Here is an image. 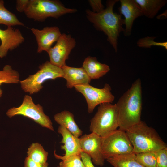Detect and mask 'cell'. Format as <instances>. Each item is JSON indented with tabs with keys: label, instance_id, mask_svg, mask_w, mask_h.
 Masks as SVG:
<instances>
[{
	"label": "cell",
	"instance_id": "obj_17",
	"mask_svg": "<svg viewBox=\"0 0 167 167\" xmlns=\"http://www.w3.org/2000/svg\"><path fill=\"white\" fill-rule=\"evenodd\" d=\"M82 67L91 80L99 79L110 70L108 65L99 62L96 58L90 56L85 58Z\"/></svg>",
	"mask_w": 167,
	"mask_h": 167
},
{
	"label": "cell",
	"instance_id": "obj_1",
	"mask_svg": "<svg viewBox=\"0 0 167 167\" xmlns=\"http://www.w3.org/2000/svg\"><path fill=\"white\" fill-rule=\"evenodd\" d=\"M118 113L119 129L125 131L141 121L142 88L138 78L115 104Z\"/></svg>",
	"mask_w": 167,
	"mask_h": 167
},
{
	"label": "cell",
	"instance_id": "obj_9",
	"mask_svg": "<svg viewBox=\"0 0 167 167\" xmlns=\"http://www.w3.org/2000/svg\"><path fill=\"white\" fill-rule=\"evenodd\" d=\"M74 88L85 97L88 105V111L89 113H92L98 105L105 103H111L115 99L111 92L110 86L107 83L102 88L94 87L89 84L77 85Z\"/></svg>",
	"mask_w": 167,
	"mask_h": 167
},
{
	"label": "cell",
	"instance_id": "obj_20",
	"mask_svg": "<svg viewBox=\"0 0 167 167\" xmlns=\"http://www.w3.org/2000/svg\"><path fill=\"white\" fill-rule=\"evenodd\" d=\"M106 160L114 167H144L136 160L134 153L118 155Z\"/></svg>",
	"mask_w": 167,
	"mask_h": 167
},
{
	"label": "cell",
	"instance_id": "obj_3",
	"mask_svg": "<svg viewBox=\"0 0 167 167\" xmlns=\"http://www.w3.org/2000/svg\"><path fill=\"white\" fill-rule=\"evenodd\" d=\"M135 154L147 152H156L167 148L166 143L156 131L141 120L126 131Z\"/></svg>",
	"mask_w": 167,
	"mask_h": 167
},
{
	"label": "cell",
	"instance_id": "obj_12",
	"mask_svg": "<svg viewBox=\"0 0 167 167\" xmlns=\"http://www.w3.org/2000/svg\"><path fill=\"white\" fill-rule=\"evenodd\" d=\"M31 30L37 42L38 53L43 51L47 52L62 34L59 28L56 26H47L41 30L32 28Z\"/></svg>",
	"mask_w": 167,
	"mask_h": 167
},
{
	"label": "cell",
	"instance_id": "obj_4",
	"mask_svg": "<svg viewBox=\"0 0 167 167\" xmlns=\"http://www.w3.org/2000/svg\"><path fill=\"white\" fill-rule=\"evenodd\" d=\"M74 8H67L57 0H29L24 13L29 19L43 22L49 17L58 19L68 13L76 12Z\"/></svg>",
	"mask_w": 167,
	"mask_h": 167
},
{
	"label": "cell",
	"instance_id": "obj_25",
	"mask_svg": "<svg viewBox=\"0 0 167 167\" xmlns=\"http://www.w3.org/2000/svg\"><path fill=\"white\" fill-rule=\"evenodd\" d=\"M135 154L136 160L144 167H156L155 152H147Z\"/></svg>",
	"mask_w": 167,
	"mask_h": 167
},
{
	"label": "cell",
	"instance_id": "obj_16",
	"mask_svg": "<svg viewBox=\"0 0 167 167\" xmlns=\"http://www.w3.org/2000/svg\"><path fill=\"white\" fill-rule=\"evenodd\" d=\"M57 131L62 137L61 143L63 145L61 146V148L65 152L63 157L81 154L82 151L79 138L75 136L66 129L61 126H59Z\"/></svg>",
	"mask_w": 167,
	"mask_h": 167
},
{
	"label": "cell",
	"instance_id": "obj_19",
	"mask_svg": "<svg viewBox=\"0 0 167 167\" xmlns=\"http://www.w3.org/2000/svg\"><path fill=\"white\" fill-rule=\"evenodd\" d=\"M141 9L143 15L149 19L154 18L166 4V0H135Z\"/></svg>",
	"mask_w": 167,
	"mask_h": 167
},
{
	"label": "cell",
	"instance_id": "obj_18",
	"mask_svg": "<svg viewBox=\"0 0 167 167\" xmlns=\"http://www.w3.org/2000/svg\"><path fill=\"white\" fill-rule=\"evenodd\" d=\"M55 121L60 126L66 129L73 135L79 138L83 133L75 122L73 114L69 111L64 110L55 114Z\"/></svg>",
	"mask_w": 167,
	"mask_h": 167
},
{
	"label": "cell",
	"instance_id": "obj_5",
	"mask_svg": "<svg viewBox=\"0 0 167 167\" xmlns=\"http://www.w3.org/2000/svg\"><path fill=\"white\" fill-rule=\"evenodd\" d=\"M119 127L118 113L116 104L105 103L100 105L90 120V131L103 137Z\"/></svg>",
	"mask_w": 167,
	"mask_h": 167
},
{
	"label": "cell",
	"instance_id": "obj_24",
	"mask_svg": "<svg viewBox=\"0 0 167 167\" xmlns=\"http://www.w3.org/2000/svg\"><path fill=\"white\" fill-rule=\"evenodd\" d=\"M54 154L55 158L62 160L59 164V167H85L81 159V154L65 157L57 155L55 151Z\"/></svg>",
	"mask_w": 167,
	"mask_h": 167
},
{
	"label": "cell",
	"instance_id": "obj_28",
	"mask_svg": "<svg viewBox=\"0 0 167 167\" xmlns=\"http://www.w3.org/2000/svg\"><path fill=\"white\" fill-rule=\"evenodd\" d=\"M88 2L92 8V11L98 13L104 9V6L101 0H89Z\"/></svg>",
	"mask_w": 167,
	"mask_h": 167
},
{
	"label": "cell",
	"instance_id": "obj_21",
	"mask_svg": "<svg viewBox=\"0 0 167 167\" xmlns=\"http://www.w3.org/2000/svg\"><path fill=\"white\" fill-rule=\"evenodd\" d=\"M27 152L28 157L36 162L41 164L47 162L48 153L38 143H32Z\"/></svg>",
	"mask_w": 167,
	"mask_h": 167
},
{
	"label": "cell",
	"instance_id": "obj_2",
	"mask_svg": "<svg viewBox=\"0 0 167 167\" xmlns=\"http://www.w3.org/2000/svg\"><path fill=\"white\" fill-rule=\"evenodd\" d=\"M118 0L107 1L106 8L98 13L89 9L86 11V17L98 30L103 32L107 36V41L112 45L115 52L118 49V39L120 33L123 32L124 19L122 15L114 13L113 8Z\"/></svg>",
	"mask_w": 167,
	"mask_h": 167
},
{
	"label": "cell",
	"instance_id": "obj_6",
	"mask_svg": "<svg viewBox=\"0 0 167 167\" xmlns=\"http://www.w3.org/2000/svg\"><path fill=\"white\" fill-rule=\"evenodd\" d=\"M39 68V70L36 73L19 82L22 89L30 94L39 92L43 88L42 84L46 81L63 77L62 68L48 61L40 65Z\"/></svg>",
	"mask_w": 167,
	"mask_h": 167
},
{
	"label": "cell",
	"instance_id": "obj_29",
	"mask_svg": "<svg viewBox=\"0 0 167 167\" xmlns=\"http://www.w3.org/2000/svg\"><path fill=\"white\" fill-rule=\"evenodd\" d=\"M48 163L47 162L44 164L36 162L28 157L25 158L24 167H48Z\"/></svg>",
	"mask_w": 167,
	"mask_h": 167
},
{
	"label": "cell",
	"instance_id": "obj_31",
	"mask_svg": "<svg viewBox=\"0 0 167 167\" xmlns=\"http://www.w3.org/2000/svg\"><path fill=\"white\" fill-rule=\"evenodd\" d=\"M81 159L85 167H95L90 156L85 153L82 152Z\"/></svg>",
	"mask_w": 167,
	"mask_h": 167
},
{
	"label": "cell",
	"instance_id": "obj_13",
	"mask_svg": "<svg viewBox=\"0 0 167 167\" xmlns=\"http://www.w3.org/2000/svg\"><path fill=\"white\" fill-rule=\"evenodd\" d=\"M0 58L6 56L9 51H12L24 41L21 32L18 29L8 27L5 30L0 28Z\"/></svg>",
	"mask_w": 167,
	"mask_h": 167
},
{
	"label": "cell",
	"instance_id": "obj_23",
	"mask_svg": "<svg viewBox=\"0 0 167 167\" xmlns=\"http://www.w3.org/2000/svg\"><path fill=\"white\" fill-rule=\"evenodd\" d=\"M0 24H4L7 27L24 26V24L18 19L14 14L5 7L4 1L2 0H0Z\"/></svg>",
	"mask_w": 167,
	"mask_h": 167
},
{
	"label": "cell",
	"instance_id": "obj_15",
	"mask_svg": "<svg viewBox=\"0 0 167 167\" xmlns=\"http://www.w3.org/2000/svg\"><path fill=\"white\" fill-rule=\"evenodd\" d=\"M61 68L67 88L71 89L75 86L89 84L90 83L91 79L82 67H72L66 65Z\"/></svg>",
	"mask_w": 167,
	"mask_h": 167
},
{
	"label": "cell",
	"instance_id": "obj_26",
	"mask_svg": "<svg viewBox=\"0 0 167 167\" xmlns=\"http://www.w3.org/2000/svg\"><path fill=\"white\" fill-rule=\"evenodd\" d=\"M156 37L147 36L139 39L137 42V46L140 47L150 48L152 46L163 47L167 50V41L157 42L154 41Z\"/></svg>",
	"mask_w": 167,
	"mask_h": 167
},
{
	"label": "cell",
	"instance_id": "obj_10",
	"mask_svg": "<svg viewBox=\"0 0 167 167\" xmlns=\"http://www.w3.org/2000/svg\"><path fill=\"white\" fill-rule=\"evenodd\" d=\"M76 44L75 39L70 35L62 34L55 45L47 52L50 63L61 68L66 65V61Z\"/></svg>",
	"mask_w": 167,
	"mask_h": 167
},
{
	"label": "cell",
	"instance_id": "obj_22",
	"mask_svg": "<svg viewBox=\"0 0 167 167\" xmlns=\"http://www.w3.org/2000/svg\"><path fill=\"white\" fill-rule=\"evenodd\" d=\"M20 82L19 73L11 66L6 65L2 70L0 71V86L3 84H18ZM2 93L3 91L0 88V98Z\"/></svg>",
	"mask_w": 167,
	"mask_h": 167
},
{
	"label": "cell",
	"instance_id": "obj_30",
	"mask_svg": "<svg viewBox=\"0 0 167 167\" xmlns=\"http://www.w3.org/2000/svg\"><path fill=\"white\" fill-rule=\"evenodd\" d=\"M29 0H17L16 9L19 12H24L28 4Z\"/></svg>",
	"mask_w": 167,
	"mask_h": 167
},
{
	"label": "cell",
	"instance_id": "obj_11",
	"mask_svg": "<svg viewBox=\"0 0 167 167\" xmlns=\"http://www.w3.org/2000/svg\"><path fill=\"white\" fill-rule=\"evenodd\" d=\"M79 139L82 152L89 155L94 164L103 166L105 159L102 151L101 137L92 132L84 135Z\"/></svg>",
	"mask_w": 167,
	"mask_h": 167
},
{
	"label": "cell",
	"instance_id": "obj_8",
	"mask_svg": "<svg viewBox=\"0 0 167 167\" xmlns=\"http://www.w3.org/2000/svg\"><path fill=\"white\" fill-rule=\"evenodd\" d=\"M6 114L10 118L16 115L23 116L31 119L43 127L54 131L51 121L44 113L42 106L39 104L36 105L31 96L28 95L24 96L19 106L10 108Z\"/></svg>",
	"mask_w": 167,
	"mask_h": 167
},
{
	"label": "cell",
	"instance_id": "obj_7",
	"mask_svg": "<svg viewBox=\"0 0 167 167\" xmlns=\"http://www.w3.org/2000/svg\"><path fill=\"white\" fill-rule=\"evenodd\" d=\"M102 154L105 160L133 153V147L125 131L120 129L101 137Z\"/></svg>",
	"mask_w": 167,
	"mask_h": 167
},
{
	"label": "cell",
	"instance_id": "obj_14",
	"mask_svg": "<svg viewBox=\"0 0 167 167\" xmlns=\"http://www.w3.org/2000/svg\"><path fill=\"white\" fill-rule=\"evenodd\" d=\"M119 8L120 14L123 15L125 19V28L123 32L124 36H129L131 34L132 27L135 20L143 15L141 8L135 0H120Z\"/></svg>",
	"mask_w": 167,
	"mask_h": 167
},
{
	"label": "cell",
	"instance_id": "obj_27",
	"mask_svg": "<svg viewBox=\"0 0 167 167\" xmlns=\"http://www.w3.org/2000/svg\"><path fill=\"white\" fill-rule=\"evenodd\" d=\"M155 153L156 167H167V148L160 149Z\"/></svg>",
	"mask_w": 167,
	"mask_h": 167
}]
</instances>
